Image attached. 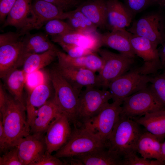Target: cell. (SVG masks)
<instances>
[{
    "label": "cell",
    "instance_id": "cell-33",
    "mask_svg": "<svg viewBox=\"0 0 165 165\" xmlns=\"http://www.w3.org/2000/svg\"><path fill=\"white\" fill-rule=\"evenodd\" d=\"M152 76L150 86L165 108V70L161 73Z\"/></svg>",
    "mask_w": 165,
    "mask_h": 165
},
{
    "label": "cell",
    "instance_id": "cell-30",
    "mask_svg": "<svg viewBox=\"0 0 165 165\" xmlns=\"http://www.w3.org/2000/svg\"><path fill=\"white\" fill-rule=\"evenodd\" d=\"M67 23L75 31L87 33L96 31L97 28L77 8L67 12Z\"/></svg>",
    "mask_w": 165,
    "mask_h": 165
},
{
    "label": "cell",
    "instance_id": "cell-32",
    "mask_svg": "<svg viewBox=\"0 0 165 165\" xmlns=\"http://www.w3.org/2000/svg\"><path fill=\"white\" fill-rule=\"evenodd\" d=\"M44 29L47 34L51 36L75 31L67 22L59 19H54L48 21L44 25Z\"/></svg>",
    "mask_w": 165,
    "mask_h": 165
},
{
    "label": "cell",
    "instance_id": "cell-46",
    "mask_svg": "<svg viewBox=\"0 0 165 165\" xmlns=\"http://www.w3.org/2000/svg\"><path fill=\"white\" fill-rule=\"evenodd\" d=\"M68 1L72 2L75 5L77 3V2L76 0H66Z\"/></svg>",
    "mask_w": 165,
    "mask_h": 165
},
{
    "label": "cell",
    "instance_id": "cell-16",
    "mask_svg": "<svg viewBox=\"0 0 165 165\" xmlns=\"http://www.w3.org/2000/svg\"><path fill=\"white\" fill-rule=\"evenodd\" d=\"M56 68L79 94L84 87L100 88L97 75L90 70L58 64Z\"/></svg>",
    "mask_w": 165,
    "mask_h": 165
},
{
    "label": "cell",
    "instance_id": "cell-22",
    "mask_svg": "<svg viewBox=\"0 0 165 165\" xmlns=\"http://www.w3.org/2000/svg\"><path fill=\"white\" fill-rule=\"evenodd\" d=\"M57 55L58 59L57 64L59 65L86 68L94 72H100L104 64L103 59L96 53L80 57L73 58L58 50Z\"/></svg>",
    "mask_w": 165,
    "mask_h": 165
},
{
    "label": "cell",
    "instance_id": "cell-13",
    "mask_svg": "<svg viewBox=\"0 0 165 165\" xmlns=\"http://www.w3.org/2000/svg\"><path fill=\"white\" fill-rule=\"evenodd\" d=\"M70 123L67 116L62 113L51 123L45 135L46 150L50 153L57 151L67 142L72 132Z\"/></svg>",
    "mask_w": 165,
    "mask_h": 165
},
{
    "label": "cell",
    "instance_id": "cell-14",
    "mask_svg": "<svg viewBox=\"0 0 165 165\" xmlns=\"http://www.w3.org/2000/svg\"><path fill=\"white\" fill-rule=\"evenodd\" d=\"M13 146L17 148L23 165H30L33 160L46 150L43 133H30L19 140Z\"/></svg>",
    "mask_w": 165,
    "mask_h": 165
},
{
    "label": "cell",
    "instance_id": "cell-44",
    "mask_svg": "<svg viewBox=\"0 0 165 165\" xmlns=\"http://www.w3.org/2000/svg\"><path fill=\"white\" fill-rule=\"evenodd\" d=\"M162 150L163 160L165 161V141L162 143Z\"/></svg>",
    "mask_w": 165,
    "mask_h": 165
},
{
    "label": "cell",
    "instance_id": "cell-25",
    "mask_svg": "<svg viewBox=\"0 0 165 165\" xmlns=\"http://www.w3.org/2000/svg\"><path fill=\"white\" fill-rule=\"evenodd\" d=\"M134 120L161 142L165 138V109L147 113Z\"/></svg>",
    "mask_w": 165,
    "mask_h": 165
},
{
    "label": "cell",
    "instance_id": "cell-2",
    "mask_svg": "<svg viewBox=\"0 0 165 165\" xmlns=\"http://www.w3.org/2000/svg\"><path fill=\"white\" fill-rule=\"evenodd\" d=\"M25 106L8 96L5 112L2 117L9 148L20 139L30 134Z\"/></svg>",
    "mask_w": 165,
    "mask_h": 165
},
{
    "label": "cell",
    "instance_id": "cell-31",
    "mask_svg": "<svg viewBox=\"0 0 165 165\" xmlns=\"http://www.w3.org/2000/svg\"><path fill=\"white\" fill-rule=\"evenodd\" d=\"M52 40L57 43L75 44L87 49L89 42V33L75 31L63 35L52 36Z\"/></svg>",
    "mask_w": 165,
    "mask_h": 165
},
{
    "label": "cell",
    "instance_id": "cell-38",
    "mask_svg": "<svg viewBox=\"0 0 165 165\" xmlns=\"http://www.w3.org/2000/svg\"><path fill=\"white\" fill-rule=\"evenodd\" d=\"M125 6L133 14L145 8L152 0H124Z\"/></svg>",
    "mask_w": 165,
    "mask_h": 165
},
{
    "label": "cell",
    "instance_id": "cell-39",
    "mask_svg": "<svg viewBox=\"0 0 165 165\" xmlns=\"http://www.w3.org/2000/svg\"><path fill=\"white\" fill-rule=\"evenodd\" d=\"M16 0H0V21L5 22Z\"/></svg>",
    "mask_w": 165,
    "mask_h": 165
},
{
    "label": "cell",
    "instance_id": "cell-42",
    "mask_svg": "<svg viewBox=\"0 0 165 165\" xmlns=\"http://www.w3.org/2000/svg\"><path fill=\"white\" fill-rule=\"evenodd\" d=\"M53 4L63 10H66L71 6L75 4L66 0H43Z\"/></svg>",
    "mask_w": 165,
    "mask_h": 165
},
{
    "label": "cell",
    "instance_id": "cell-35",
    "mask_svg": "<svg viewBox=\"0 0 165 165\" xmlns=\"http://www.w3.org/2000/svg\"><path fill=\"white\" fill-rule=\"evenodd\" d=\"M0 165H23L16 147L9 148L0 156Z\"/></svg>",
    "mask_w": 165,
    "mask_h": 165
},
{
    "label": "cell",
    "instance_id": "cell-11",
    "mask_svg": "<svg viewBox=\"0 0 165 165\" xmlns=\"http://www.w3.org/2000/svg\"><path fill=\"white\" fill-rule=\"evenodd\" d=\"M130 39L135 55L143 59V64L140 66L143 74L154 75L157 73L159 70L162 69L158 50L151 41L131 33Z\"/></svg>",
    "mask_w": 165,
    "mask_h": 165
},
{
    "label": "cell",
    "instance_id": "cell-37",
    "mask_svg": "<svg viewBox=\"0 0 165 165\" xmlns=\"http://www.w3.org/2000/svg\"><path fill=\"white\" fill-rule=\"evenodd\" d=\"M70 57L73 58L80 57L93 53L90 50L75 44L58 43Z\"/></svg>",
    "mask_w": 165,
    "mask_h": 165
},
{
    "label": "cell",
    "instance_id": "cell-6",
    "mask_svg": "<svg viewBox=\"0 0 165 165\" xmlns=\"http://www.w3.org/2000/svg\"><path fill=\"white\" fill-rule=\"evenodd\" d=\"M19 32H9L0 35V76L2 78L12 69L22 65L24 45Z\"/></svg>",
    "mask_w": 165,
    "mask_h": 165
},
{
    "label": "cell",
    "instance_id": "cell-15",
    "mask_svg": "<svg viewBox=\"0 0 165 165\" xmlns=\"http://www.w3.org/2000/svg\"><path fill=\"white\" fill-rule=\"evenodd\" d=\"M32 19L25 30L28 31L41 28L48 21L54 19H67V13L56 6L43 0H35L32 4Z\"/></svg>",
    "mask_w": 165,
    "mask_h": 165
},
{
    "label": "cell",
    "instance_id": "cell-43",
    "mask_svg": "<svg viewBox=\"0 0 165 165\" xmlns=\"http://www.w3.org/2000/svg\"><path fill=\"white\" fill-rule=\"evenodd\" d=\"M162 46L158 50L159 56L162 69L165 70V37Z\"/></svg>",
    "mask_w": 165,
    "mask_h": 165
},
{
    "label": "cell",
    "instance_id": "cell-34",
    "mask_svg": "<svg viewBox=\"0 0 165 165\" xmlns=\"http://www.w3.org/2000/svg\"><path fill=\"white\" fill-rule=\"evenodd\" d=\"M165 162L158 160H151L139 157L137 152L132 153L123 159V165H162Z\"/></svg>",
    "mask_w": 165,
    "mask_h": 165
},
{
    "label": "cell",
    "instance_id": "cell-26",
    "mask_svg": "<svg viewBox=\"0 0 165 165\" xmlns=\"http://www.w3.org/2000/svg\"><path fill=\"white\" fill-rule=\"evenodd\" d=\"M77 8L97 28H105L106 1L90 0Z\"/></svg>",
    "mask_w": 165,
    "mask_h": 165
},
{
    "label": "cell",
    "instance_id": "cell-29",
    "mask_svg": "<svg viewBox=\"0 0 165 165\" xmlns=\"http://www.w3.org/2000/svg\"><path fill=\"white\" fill-rule=\"evenodd\" d=\"M23 41L24 60L26 57L30 54L40 53L50 50L57 49L48 38L42 34L28 35L23 39Z\"/></svg>",
    "mask_w": 165,
    "mask_h": 165
},
{
    "label": "cell",
    "instance_id": "cell-28",
    "mask_svg": "<svg viewBox=\"0 0 165 165\" xmlns=\"http://www.w3.org/2000/svg\"><path fill=\"white\" fill-rule=\"evenodd\" d=\"M58 49L51 50L43 53H34L26 57L24 60L22 70L27 76L51 63L57 57Z\"/></svg>",
    "mask_w": 165,
    "mask_h": 165
},
{
    "label": "cell",
    "instance_id": "cell-5",
    "mask_svg": "<svg viewBox=\"0 0 165 165\" xmlns=\"http://www.w3.org/2000/svg\"><path fill=\"white\" fill-rule=\"evenodd\" d=\"M123 101H116L107 104L95 116L83 123L82 128L97 136L106 144L119 120Z\"/></svg>",
    "mask_w": 165,
    "mask_h": 165
},
{
    "label": "cell",
    "instance_id": "cell-18",
    "mask_svg": "<svg viewBox=\"0 0 165 165\" xmlns=\"http://www.w3.org/2000/svg\"><path fill=\"white\" fill-rule=\"evenodd\" d=\"M32 4L31 0H16L3 27H14L22 34L32 20Z\"/></svg>",
    "mask_w": 165,
    "mask_h": 165
},
{
    "label": "cell",
    "instance_id": "cell-3",
    "mask_svg": "<svg viewBox=\"0 0 165 165\" xmlns=\"http://www.w3.org/2000/svg\"><path fill=\"white\" fill-rule=\"evenodd\" d=\"M49 75L54 91V100L74 128L78 127L76 114L79 94L56 67Z\"/></svg>",
    "mask_w": 165,
    "mask_h": 165
},
{
    "label": "cell",
    "instance_id": "cell-41",
    "mask_svg": "<svg viewBox=\"0 0 165 165\" xmlns=\"http://www.w3.org/2000/svg\"><path fill=\"white\" fill-rule=\"evenodd\" d=\"M8 96L6 95L4 88L0 85V115H2L5 112L7 105Z\"/></svg>",
    "mask_w": 165,
    "mask_h": 165
},
{
    "label": "cell",
    "instance_id": "cell-36",
    "mask_svg": "<svg viewBox=\"0 0 165 165\" xmlns=\"http://www.w3.org/2000/svg\"><path fill=\"white\" fill-rule=\"evenodd\" d=\"M59 158L53 156L47 150L33 160L30 165H66Z\"/></svg>",
    "mask_w": 165,
    "mask_h": 165
},
{
    "label": "cell",
    "instance_id": "cell-23",
    "mask_svg": "<svg viewBox=\"0 0 165 165\" xmlns=\"http://www.w3.org/2000/svg\"><path fill=\"white\" fill-rule=\"evenodd\" d=\"M46 79L33 88L26 98L25 106L29 124L38 109L50 99L51 88Z\"/></svg>",
    "mask_w": 165,
    "mask_h": 165
},
{
    "label": "cell",
    "instance_id": "cell-21",
    "mask_svg": "<svg viewBox=\"0 0 165 165\" xmlns=\"http://www.w3.org/2000/svg\"><path fill=\"white\" fill-rule=\"evenodd\" d=\"M130 33L125 29L100 34L102 46L110 48L125 56L134 58L136 55L130 41Z\"/></svg>",
    "mask_w": 165,
    "mask_h": 165
},
{
    "label": "cell",
    "instance_id": "cell-27",
    "mask_svg": "<svg viewBox=\"0 0 165 165\" xmlns=\"http://www.w3.org/2000/svg\"><path fill=\"white\" fill-rule=\"evenodd\" d=\"M27 77L22 69L16 68L9 71L2 78L6 88L13 98L25 106L23 90Z\"/></svg>",
    "mask_w": 165,
    "mask_h": 165
},
{
    "label": "cell",
    "instance_id": "cell-9",
    "mask_svg": "<svg viewBox=\"0 0 165 165\" xmlns=\"http://www.w3.org/2000/svg\"><path fill=\"white\" fill-rule=\"evenodd\" d=\"M143 74L140 66L132 68L111 82L108 89L113 101L125 98L148 86L152 76Z\"/></svg>",
    "mask_w": 165,
    "mask_h": 165
},
{
    "label": "cell",
    "instance_id": "cell-24",
    "mask_svg": "<svg viewBox=\"0 0 165 165\" xmlns=\"http://www.w3.org/2000/svg\"><path fill=\"white\" fill-rule=\"evenodd\" d=\"M162 143L151 133L146 130L143 131L138 141L136 152L145 159L165 162L162 157Z\"/></svg>",
    "mask_w": 165,
    "mask_h": 165
},
{
    "label": "cell",
    "instance_id": "cell-1",
    "mask_svg": "<svg viewBox=\"0 0 165 165\" xmlns=\"http://www.w3.org/2000/svg\"><path fill=\"white\" fill-rule=\"evenodd\" d=\"M140 125L133 119L120 116L107 142V148L123 160L137 152L138 141L143 132Z\"/></svg>",
    "mask_w": 165,
    "mask_h": 165
},
{
    "label": "cell",
    "instance_id": "cell-20",
    "mask_svg": "<svg viewBox=\"0 0 165 165\" xmlns=\"http://www.w3.org/2000/svg\"><path fill=\"white\" fill-rule=\"evenodd\" d=\"M61 112L53 97L40 107L29 124L30 133L44 134L54 119Z\"/></svg>",
    "mask_w": 165,
    "mask_h": 165
},
{
    "label": "cell",
    "instance_id": "cell-47",
    "mask_svg": "<svg viewBox=\"0 0 165 165\" xmlns=\"http://www.w3.org/2000/svg\"><path fill=\"white\" fill-rule=\"evenodd\" d=\"M164 5L165 6V2L164 3Z\"/></svg>",
    "mask_w": 165,
    "mask_h": 165
},
{
    "label": "cell",
    "instance_id": "cell-17",
    "mask_svg": "<svg viewBox=\"0 0 165 165\" xmlns=\"http://www.w3.org/2000/svg\"><path fill=\"white\" fill-rule=\"evenodd\" d=\"M133 15L119 0H106L105 26L111 31L125 29L130 24Z\"/></svg>",
    "mask_w": 165,
    "mask_h": 165
},
{
    "label": "cell",
    "instance_id": "cell-10",
    "mask_svg": "<svg viewBox=\"0 0 165 165\" xmlns=\"http://www.w3.org/2000/svg\"><path fill=\"white\" fill-rule=\"evenodd\" d=\"M97 52L104 61L103 67L97 75L99 87L107 90L111 82L132 68L134 58L103 49H100Z\"/></svg>",
    "mask_w": 165,
    "mask_h": 165
},
{
    "label": "cell",
    "instance_id": "cell-7",
    "mask_svg": "<svg viewBox=\"0 0 165 165\" xmlns=\"http://www.w3.org/2000/svg\"><path fill=\"white\" fill-rule=\"evenodd\" d=\"M107 147L100 138L82 127L74 128L66 144L54 155L58 158L74 157Z\"/></svg>",
    "mask_w": 165,
    "mask_h": 165
},
{
    "label": "cell",
    "instance_id": "cell-19",
    "mask_svg": "<svg viewBox=\"0 0 165 165\" xmlns=\"http://www.w3.org/2000/svg\"><path fill=\"white\" fill-rule=\"evenodd\" d=\"M70 158V165H123V160L106 147Z\"/></svg>",
    "mask_w": 165,
    "mask_h": 165
},
{
    "label": "cell",
    "instance_id": "cell-4",
    "mask_svg": "<svg viewBox=\"0 0 165 165\" xmlns=\"http://www.w3.org/2000/svg\"><path fill=\"white\" fill-rule=\"evenodd\" d=\"M163 109L164 106L148 86L123 99L120 116L133 119Z\"/></svg>",
    "mask_w": 165,
    "mask_h": 165
},
{
    "label": "cell",
    "instance_id": "cell-45",
    "mask_svg": "<svg viewBox=\"0 0 165 165\" xmlns=\"http://www.w3.org/2000/svg\"><path fill=\"white\" fill-rule=\"evenodd\" d=\"M152 1H153L156 2H158L159 3L162 4L163 3H164L165 2V0H152Z\"/></svg>",
    "mask_w": 165,
    "mask_h": 165
},
{
    "label": "cell",
    "instance_id": "cell-12",
    "mask_svg": "<svg viewBox=\"0 0 165 165\" xmlns=\"http://www.w3.org/2000/svg\"><path fill=\"white\" fill-rule=\"evenodd\" d=\"M163 18L160 14L147 15L134 21L127 31L132 34L146 38L157 47L165 37Z\"/></svg>",
    "mask_w": 165,
    "mask_h": 165
},
{
    "label": "cell",
    "instance_id": "cell-8",
    "mask_svg": "<svg viewBox=\"0 0 165 165\" xmlns=\"http://www.w3.org/2000/svg\"><path fill=\"white\" fill-rule=\"evenodd\" d=\"M112 99L108 90L89 86L79 94L77 110L78 127L96 115Z\"/></svg>",
    "mask_w": 165,
    "mask_h": 165
},
{
    "label": "cell",
    "instance_id": "cell-40",
    "mask_svg": "<svg viewBox=\"0 0 165 165\" xmlns=\"http://www.w3.org/2000/svg\"><path fill=\"white\" fill-rule=\"evenodd\" d=\"M0 148L1 151H5L9 148L8 141L3 126L2 117L0 116Z\"/></svg>",
    "mask_w": 165,
    "mask_h": 165
}]
</instances>
